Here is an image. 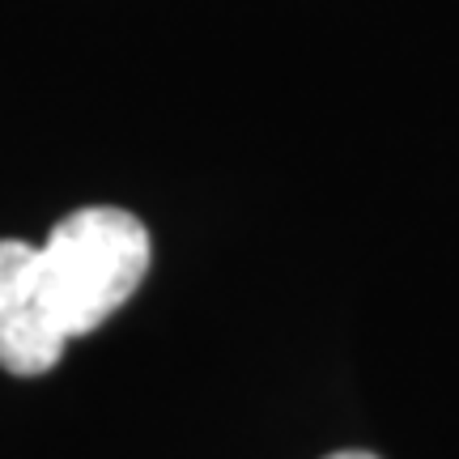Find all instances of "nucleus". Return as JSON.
Instances as JSON below:
<instances>
[{
  "label": "nucleus",
  "mask_w": 459,
  "mask_h": 459,
  "mask_svg": "<svg viewBox=\"0 0 459 459\" xmlns=\"http://www.w3.org/2000/svg\"><path fill=\"white\" fill-rule=\"evenodd\" d=\"M149 230L111 204H90L56 221L34 251V302L60 341L102 328L149 273Z\"/></svg>",
  "instance_id": "1"
},
{
  "label": "nucleus",
  "mask_w": 459,
  "mask_h": 459,
  "mask_svg": "<svg viewBox=\"0 0 459 459\" xmlns=\"http://www.w3.org/2000/svg\"><path fill=\"white\" fill-rule=\"evenodd\" d=\"M34 251L22 238H0V370L17 378L48 375L65 358V341L34 302Z\"/></svg>",
  "instance_id": "2"
},
{
  "label": "nucleus",
  "mask_w": 459,
  "mask_h": 459,
  "mask_svg": "<svg viewBox=\"0 0 459 459\" xmlns=\"http://www.w3.org/2000/svg\"><path fill=\"white\" fill-rule=\"evenodd\" d=\"M328 459H378V455H370V451H336Z\"/></svg>",
  "instance_id": "3"
}]
</instances>
